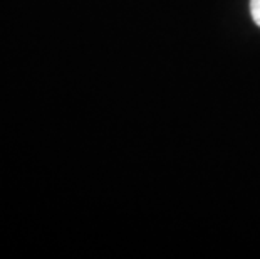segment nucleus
Wrapping results in <instances>:
<instances>
[{"mask_svg":"<svg viewBox=\"0 0 260 259\" xmlns=\"http://www.w3.org/2000/svg\"><path fill=\"white\" fill-rule=\"evenodd\" d=\"M250 14L253 22L260 27V0H250Z\"/></svg>","mask_w":260,"mask_h":259,"instance_id":"nucleus-1","label":"nucleus"}]
</instances>
